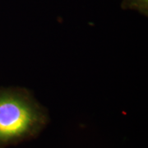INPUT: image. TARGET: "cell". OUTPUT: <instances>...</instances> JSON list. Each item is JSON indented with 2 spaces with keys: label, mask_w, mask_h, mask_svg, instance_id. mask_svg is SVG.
I'll list each match as a JSON object with an SVG mask.
<instances>
[{
  "label": "cell",
  "mask_w": 148,
  "mask_h": 148,
  "mask_svg": "<svg viewBox=\"0 0 148 148\" xmlns=\"http://www.w3.org/2000/svg\"><path fill=\"white\" fill-rule=\"evenodd\" d=\"M121 7L125 10L138 12L143 16L148 14V0H121Z\"/></svg>",
  "instance_id": "7a4b0ae2"
},
{
  "label": "cell",
  "mask_w": 148,
  "mask_h": 148,
  "mask_svg": "<svg viewBox=\"0 0 148 148\" xmlns=\"http://www.w3.org/2000/svg\"><path fill=\"white\" fill-rule=\"evenodd\" d=\"M49 121L47 110L32 92L20 87L0 88V148L36 138Z\"/></svg>",
  "instance_id": "6da1fadb"
}]
</instances>
